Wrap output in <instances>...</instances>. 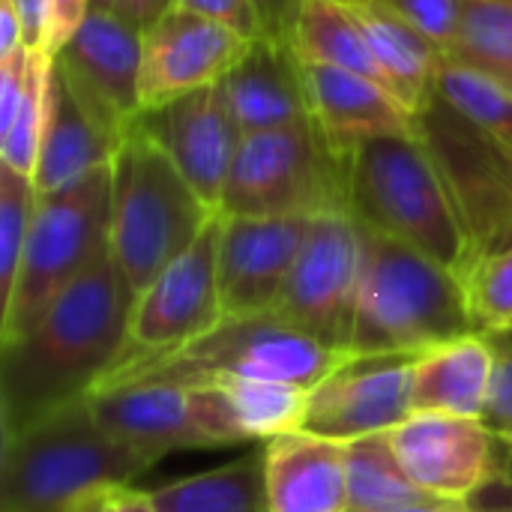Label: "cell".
<instances>
[{"instance_id": "31", "label": "cell", "mask_w": 512, "mask_h": 512, "mask_svg": "<svg viewBox=\"0 0 512 512\" xmlns=\"http://www.w3.org/2000/svg\"><path fill=\"white\" fill-rule=\"evenodd\" d=\"M54 57L45 51L30 54V69H27V84L21 105L0 132V165L33 177L36 162H39V144H42V126H45V96H48V75H51Z\"/></svg>"}, {"instance_id": "40", "label": "cell", "mask_w": 512, "mask_h": 512, "mask_svg": "<svg viewBox=\"0 0 512 512\" xmlns=\"http://www.w3.org/2000/svg\"><path fill=\"white\" fill-rule=\"evenodd\" d=\"M12 6H15L18 18H21L24 48L27 51H45L48 24H51V0H12Z\"/></svg>"}, {"instance_id": "21", "label": "cell", "mask_w": 512, "mask_h": 512, "mask_svg": "<svg viewBox=\"0 0 512 512\" xmlns=\"http://www.w3.org/2000/svg\"><path fill=\"white\" fill-rule=\"evenodd\" d=\"M120 141L105 132L93 114L81 105L72 84L66 81L57 60L48 75L45 96V126L39 144V162L33 174V186L39 198L72 189L93 171L114 162Z\"/></svg>"}, {"instance_id": "36", "label": "cell", "mask_w": 512, "mask_h": 512, "mask_svg": "<svg viewBox=\"0 0 512 512\" xmlns=\"http://www.w3.org/2000/svg\"><path fill=\"white\" fill-rule=\"evenodd\" d=\"M489 339L495 348V375H492V390H489L483 423L504 444H512V333H498Z\"/></svg>"}, {"instance_id": "5", "label": "cell", "mask_w": 512, "mask_h": 512, "mask_svg": "<svg viewBox=\"0 0 512 512\" xmlns=\"http://www.w3.org/2000/svg\"><path fill=\"white\" fill-rule=\"evenodd\" d=\"M111 258L138 300L219 216L180 174L174 159L138 123L114 156Z\"/></svg>"}, {"instance_id": "14", "label": "cell", "mask_w": 512, "mask_h": 512, "mask_svg": "<svg viewBox=\"0 0 512 512\" xmlns=\"http://www.w3.org/2000/svg\"><path fill=\"white\" fill-rule=\"evenodd\" d=\"M387 438L402 471L444 504H465L501 465V438L483 420L471 417L414 411Z\"/></svg>"}, {"instance_id": "38", "label": "cell", "mask_w": 512, "mask_h": 512, "mask_svg": "<svg viewBox=\"0 0 512 512\" xmlns=\"http://www.w3.org/2000/svg\"><path fill=\"white\" fill-rule=\"evenodd\" d=\"M30 54L33 51L18 48L15 54L0 60V132H6V126L12 123V117L21 105L27 69H30Z\"/></svg>"}, {"instance_id": "32", "label": "cell", "mask_w": 512, "mask_h": 512, "mask_svg": "<svg viewBox=\"0 0 512 512\" xmlns=\"http://www.w3.org/2000/svg\"><path fill=\"white\" fill-rule=\"evenodd\" d=\"M36 186L33 177H24L0 165V315L12 300L30 225L36 216Z\"/></svg>"}, {"instance_id": "27", "label": "cell", "mask_w": 512, "mask_h": 512, "mask_svg": "<svg viewBox=\"0 0 512 512\" xmlns=\"http://www.w3.org/2000/svg\"><path fill=\"white\" fill-rule=\"evenodd\" d=\"M348 447V512H390L435 504L399 465L387 435H369Z\"/></svg>"}, {"instance_id": "33", "label": "cell", "mask_w": 512, "mask_h": 512, "mask_svg": "<svg viewBox=\"0 0 512 512\" xmlns=\"http://www.w3.org/2000/svg\"><path fill=\"white\" fill-rule=\"evenodd\" d=\"M465 285L477 330L489 336L512 333V246L483 255Z\"/></svg>"}, {"instance_id": "7", "label": "cell", "mask_w": 512, "mask_h": 512, "mask_svg": "<svg viewBox=\"0 0 512 512\" xmlns=\"http://www.w3.org/2000/svg\"><path fill=\"white\" fill-rule=\"evenodd\" d=\"M111 165L93 171L72 189L39 198L15 291L0 315V345H9L27 333L30 324L57 300V294L108 252L114 186Z\"/></svg>"}, {"instance_id": "42", "label": "cell", "mask_w": 512, "mask_h": 512, "mask_svg": "<svg viewBox=\"0 0 512 512\" xmlns=\"http://www.w3.org/2000/svg\"><path fill=\"white\" fill-rule=\"evenodd\" d=\"M261 12H264V21H267V33L273 39H285L291 42V27H294V18L303 6V0H258Z\"/></svg>"}, {"instance_id": "9", "label": "cell", "mask_w": 512, "mask_h": 512, "mask_svg": "<svg viewBox=\"0 0 512 512\" xmlns=\"http://www.w3.org/2000/svg\"><path fill=\"white\" fill-rule=\"evenodd\" d=\"M414 132L441 168L483 255L512 246V153L459 117L438 93L414 114Z\"/></svg>"}, {"instance_id": "49", "label": "cell", "mask_w": 512, "mask_h": 512, "mask_svg": "<svg viewBox=\"0 0 512 512\" xmlns=\"http://www.w3.org/2000/svg\"><path fill=\"white\" fill-rule=\"evenodd\" d=\"M339 3H360V0H339Z\"/></svg>"}, {"instance_id": "4", "label": "cell", "mask_w": 512, "mask_h": 512, "mask_svg": "<svg viewBox=\"0 0 512 512\" xmlns=\"http://www.w3.org/2000/svg\"><path fill=\"white\" fill-rule=\"evenodd\" d=\"M480 333L462 276L420 249L363 228L351 354H423Z\"/></svg>"}, {"instance_id": "25", "label": "cell", "mask_w": 512, "mask_h": 512, "mask_svg": "<svg viewBox=\"0 0 512 512\" xmlns=\"http://www.w3.org/2000/svg\"><path fill=\"white\" fill-rule=\"evenodd\" d=\"M291 48L303 63H324L387 84L348 3L303 0L291 27Z\"/></svg>"}, {"instance_id": "23", "label": "cell", "mask_w": 512, "mask_h": 512, "mask_svg": "<svg viewBox=\"0 0 512 512\" xmlns=\"http://www.w3.org/2000/svg\"><path fill=\"white\" fill-rule=\"evenodd\" d=\"M495 375L486 333H468L423 351L414 363V411L483 420Z\"/></svg>"}, {"instance_id": "34", "label": "cell", "mask_w": 512, "mask_h": 512, "mask_svg": "<svg viewBox=\"0 0 512 512\" xmlns=\"http://www.w3.org/2000/svg\"><path fill=\"white\" fill-rule=\"evenodd\" d=\"M186 390H189V414L210 447L246 444V435L240 429L234 405L219 384L207 381V384H192Z\"/></svg>"}, {"instance_id": "2", "label": "cell", "mask_w": 512, "mask_h": 512, "mask_svg": "<svg viewBox=\"0 0 512 512\" xmlns=\"http://www.w3.org/2000/svg\"><path fill=\"white\" fill-rule=\"evenodd\" d=\"M348 213L468 279L480 252L432 153L411 135H381L348 156Z\"/></svg>"}, {"instance_id": "13", "label": "cell", "mask_w": 512, "mask_h": 512, "mask_svg": "<svg viewBox=\"0 0 512 512\" xmlns=\"http://www.w3.org/2000/svg\"><path fill=\"white\" fill-rule=\"evenodd\" d=\"M144 33L114 12H90L54 54L66 81L93 120L120 144L141 117Z\"/></svg>"}, {"instance_id": "44", "label": "cell", "mask_w": 512, "mask_h": 512, "mask_svg": "<svg viewBox=\"0 0 512 512\" xmlns=\"http://www.w3.org/2000/svg\"><path fill=\"white\" fill-rule=\"evenodd\" d=\"M24 48V30L21 18L12 6V0H0V60Z\"/></svg>"}, {"instance_id": "11", "label": "cell", "mask_w": 512, "mask_h": 512, "mask_svg": "<svg viewBox=\"0 0 512 512\" xmlns=\"http://www.w3.org/2000/svg\"><path fill=\"white\" fill-rule=\"evenodd\" d=\"M219 231L222 216H216L204 234L132 303L129 348L120 360L180 351L225 321L216 279Z\"/></svg>"}, {"instance_id": "47", "label": "cell", "mask_w": 512, "mask_h": 512, "mask_svg": "<svg viewBox=\"0 0 512 512\" xmlns=\"http://www.w3.org/2000/svg\"><path fill=\"white\" fill-rule=\"evenodd\" d=\"M501 144H504V147H507V150H510V153H512V132H510V135H507V138H504V141H501Z\"/></svg>"}, {"instance_id": "26", "label": "cell", "mask_w": 512, "mask_h": 512, "mask_svg": "<svg viewBox=\"0 0 512 512\" xmlns=\"http://www.w3.org/2000/svg\"><path fill=\"white\" fill-rule=\"evenodd\" d=\"M153 501L159 512H270L264 453L168 483L153 492Z\"/></svg>"}, {"instance_id": "3", "label": "cell", "mask_w": 512, "mask_h": 512, "mask_svg": "<svg viewBox=\"0 0 512 512\" xmlns=\"http://www.w3.org/2000/svg\"><path fill=\"white\" fill-rule=\"evenodd\" d=\"M147 468L105 435L84 396L3 441L0 512H93Z\"/></svg>"}, {"instance_id": "6", "label": "cell", "mask_w": 512, "mask_h": 512, "mask_svg": "<svg viewBox=\"0 0 512 512\" xmlns=\"http://www.w3.org/2000/svg\"><path fill=\"white\" fill-rule=\"evenodd\" d=\"M348 354L351 351L321 345L270 312L252 318H225L216 330L171 354L126 357L99 387L120 381H171L192 387L216 375H243L312 390Z\"/></svg>"}, {"instance_id": "19", "label": "cell", "mask_w": 512, "mask_h": 512, "mask_svg": "<svg viewBox=\"0 0 512 512\" xmlns=\"http://www.w3.org/2000/svg\"><path fill=\"white\" fill-rule=\"evenodd\" d=\"M300 69L312 117L342 156L372 138L414 132V111L387 84L324 63L300 60Z\"/></svg>"}, {"instance_id": "15", "label": "cell", "mask_w": 512, "mask_h": 512, "mask_svg": "<svg viewBox=\"0 0 512 512\" xmlns=\"http://www.w3.org/2000/svg\"><path fill=\"white\" fill-rule=\"evenodd\" d=\"M309 219L312 216H222L216 279L225 318L276 312Z\"/></svg>"}, {"instance_id": "28", "label": "cell", "mask_w": 512, "mask_h": 512, "mask_svg": "<svg viewBox=\"0 0 512 512\" xmlns=\"http://www.w3.org/2000/svg\"><path fill=\"white\" fill-rule=\"evenodd\" d=\"M210 381L228 393L246 441H270L279 435L303 432L306 405H309L306 387L243 378V375H216Z\"/></svg>"}, {"instance_id": "18", "label": "cell", "mask_w": 512, "mask_h": 512, "mask_svg": "<svg viewBox=\"0 0 512 512\" xmlns=\"http://www.w3.org/2000/svg\"><path fill=\"white\" fill-rule=\"evenodd\" d=\"M96 423L120 447L159 462L174 450H210L189 414V390L171 381H120L90 396Z\"/></svg>"}, {"instance_id": "16", "label": "cell", "mask_w": 512, "mask_h": 512, "mask_svg": "<svg viewBox=\"0 0 512 512\" xmlns=\"http://www.w3.org/2000/svg\"><path fill=\"white\" fill-rule=\"evenodd\" d=\"M249 42L234 30L174 6L141 42V114L192 90L219 84L243 57Z\"/></svg>"}, {"instance_id": "37", "label": "cell", "mask_w": 512, "mask_h": 512, "mask_svg": "<svg viewBox=\"0 0 512 512\" xmlns=\"http://www.w3.org/2000/svg\"><path fill=\"white\" fill-rule=\"evenodd\" d=\"M177 6L234 30L246 42H258V39L270 36L258 0H177Z\"/></svg>"}, {"instance_id": "1", "label": "cell", "mask_w": 512, "mask_h": 512, "mask_svg": "<svg viewBox=\"0 0 512 512\" xmlns=\"http://www.w3.org/2000/svg\"><path fill=\"white\" fill-rule=\"evenodd\" d=\"M132 294L111 258H96L21 333L0 345V441L90 396L129 348Z\"/></svg>"}, {"instance_id": "41", "label": "cell", "mask_w": 512, "mask_h": 512, "mask_svg": "<svg viewBox=\"0 0 512 512\" xmlns=\"http://www.w3.org/2000/svg\"><path fill=\"white\" fill-rule=\"evenodd\" d=\"M177 0H114V15H120L135 30H150L162 15H168Z\"/></svg>"}, {"instance_id": "22", "label": "cell", "mask_w": 512, "mask_h": 512, "mask_svg": "<svg viewBox=\"0 0 512 512\" xmlns=\"http://www.w3.org/2000/svg\"><path fill=\"white\" fill-rule=\"evenodd\" d=\"M270 512H348V447L312 432L264 444Z\"/></svg>"}, {"instance_id": "17", "label": "cell", "mask_w": 512, "mask_h": 512, "mask_svg": "<svg viewBox=\"0 0 512 512\" xmlns=\"http://www.w3.org/2000/svg\"><path fill=\"white\" fill-rule=\"evenodd\" d=\"M138 126L159 141L201 201L219 213L231 165L243 144V132L222 87L210 84L171 99L156 111H144Z\"/></svg>"}, {"instance_id": "48", "label": "cell", "mask_w": 512, "mask_h": 512, "mask_svg": "<svg viewBox=\"0 0 512 512\" xmlns=\"http://www.w3.org/2000/svg\"><path fill=\"white\" fill-rule=\"evenodd\" d=\"M507 450H510V462H507V465H510V468H512V444H507Z\"/></svg>"}, {"instance_id": "46", "label": "cell", "mask_w": 512, "mask_h": 512, "mask_svg": "<svg viewBox=\"0 0 512 512\" xmlns=\"http://www.w3.org/2000/svg\"><path fill=\"white\" fill-rule=\"evenodd\" d=\"M90 12H114V0H90Z\"/></svg>"}, {"instance_id": "20", "label": "cell", "mask_w": 512, "mask_h": 512, "mask_svg": "<svg viewBox=\"0 0 512 512\" xmlns=\"http://www.w3.org/2000/svg\"><path fill=\"white\" fill-rule=\"evenodd\" d=\"M219 87L243 135L282 129L312 117L300 57L285 39L264 36L249 42Z\"/></svg>"}, {"instance_id": "8", "label": "cell", "mask_w": 512, "mask_h": 512, "mask_svg": "<svg viewBox=\"0 0 512 512\" xmlns=\"http://www.w3.org/2000/svg\"><path fill=\"white\" fill-rule=\"evenodd\" d=\"M348 210V156L315 117L243 135L231 165L222 216H318Z\"/></svg>"}, {"instance_id": "39", "label": "cell", "mask_w": 512, "mask_h": 512, "mask_svg": "<svg viewBox=\"0 0 512 512\" xmlns=\"http://www.w3.org/2000/svg\"><path fill=\"white\" fill-rule=\"evenodd\" d=\"M90 15V0H51V24L45 51L54 57Z\"/></svg>"}, {"instance_id": "29", "label": "cell", "mask_w": 512, "mask_h": 512, "mask_svg": "<svg viewBox=\"0 0 512 512\" xmlns=\"http://www.w3.org/2000/svg\"><path fill=\"white\" fill-rule=\"evenodd\" d=\"M447 57L512 93V0H465L462 27Z\"/></svg>"}, {"instance_id": "35", "label": "cell", "mask_w": 512, "mask_h": 512, "mask_svg": "<svg viewBox=\"0 0 512 512\" xmlns=\"http://www.w3.org/2000/svg\"><path fill=\"white\" fill-rule=\"evenodd\" d=\"M405 24L423 33L444 57L456 45L465 0H384Z\"/></svg>"}, {"instance_id": "10", "label": "cell", "mask_w": 512, "mask_h": 512, "mask_svg": "<svg viewBox=\"0 0 512 512\" xmlns=\"http://www.w3.org/2000/svg\"><path fill=\"white\" fill-rule=\"evenodd\" d=\"M363 273V225L348 210L309 219L273 315L327 348L351 351Z\"/></svg>"}, {"instance_id": "30", "label": "cell", "mask_w": 512, "mask_h": 512, "mask_svg": "<svg viewBox=\"0 0 512 512\" xmlns=\"http://www.w3.org/2000/svg\"><path fill=\"white\" fill-rule=\"evenodd\" d=\"M435 93L471 126L489 132L492 138L504 141L512 132V93L495 78L456 63L450 57L441 60Z\"/></svg>"}, {"instance_id": "43", "label": "cell", "mask_w": 512, "mask_h": 512, "mask_svg": "<svg viewBox=\"0 0 512 512\" xmlns=\"http://www.w3.org/2000/svg\"><path fill=\"white\" fill-rule=\"evenodd\" d=\"M93 512H159L156 510V501H153V492H141V489H132V486H120V489H111Z\"/></svg>"}, {"instance_id": "45", "label": "cell", "mask_w": 512, "mask_h": 512, "mask_svg": "<svg viewBox=\"0 0 512 512\" xmlns=\"http://www.w3.org/2000/svg\"><path fill=\"white\" fill-rule=\"evenodd\" d=\"M390 512H471L465 504H444V501H435V504H417V507H402V510Z\"/></svg>"}, {"instance_id": "12", "label": "cell", "mask_w": 512, "mask_h": 512, "mask_svg": "<svg viewBox=\"0 0 512 512\" xmlns=\"http://www.w3.org/2000/svg\"><path fill=\"white\" fill-rule=\"evenodd\" d=\"M420 354H348L309 390L303 432L330 441L387 435L414 414V363Z\"/></svg>"}, {"instance_id": "24", "label": "cell", "mask_w": 512, "mask_h": 512, "mask_svg": "<svg viewBox=\"0 0 512 512\" xmlns=\"http://www.w3.org/2000/svg\"><path fill=\"white\" fill-rule=\"evenodd\" d=\"M348 6L369 42L384 81L417 114L435 93V78L444 54L423 33L405 24L384 0H360Z\"/></svg>"}]
</instances>
